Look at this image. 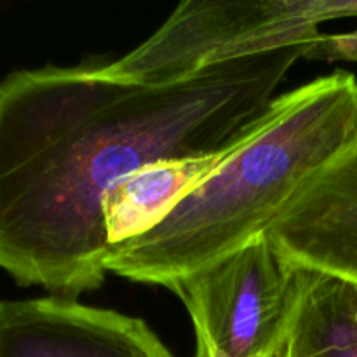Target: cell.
I'll return each instance as SVG.
<instances>
[{
    "label": "cell",
    "mask_w": 357,
    "mask_h": 357,
    "mask_svg": "<svg viewBox=\"0 0 357 357\" xmlns=\"http://www.w3.org/2000/svg\"><path fill=\"white\" fill-rule=\"evenodd\" d=\"M237 145L213 155L149 164L115 185L103 199L105 229L112 246L153 229L176 202L211 174Z\"/></svg>",
    "instance_id": "7"
},
{
    "label": "cell",
    "mask_w": 357,
    "mask_h": 357,
    "mask_svg": "<svg viewBox=\"0 0 357 357\" xmlns=\"http://www.w3.org/2000/svg\"><path fill=\"white\" fill-rule=\"evenodd\" d=\"M351 16L357 0H188L135 51L100 68L119 79L169 82L216 63L312 44L321 23Z\"/></svg>",
    "instance_id": "3"
},
{
    "label": "cell",
    "mask_w": 357,
    "mask_h": 357,
    "mask_svg": "<svg viewBox=\"0 0 357 357\" xmlns=\"http://www.w3.org/2000/svg\"><path fill=\"white\" fill-rule=\"evenodd\" d=\"M195 357H232L225 352H222L220 349H216L215 345L206 344V342H197V351H195ZM255 357H286V351H278V352H268V354L255 356Z\"/></svg>",
    "instance_id": "10"
},
{
    "label": "cell",
    "mask_w": 357,
    "mask_h": 357,
    "mask_svg": "<svg viewBox=\"0 0 357 357\" xmlns=\"http://www.w3.org/2000/svg\"><path fill=\"white\" fill-rule=\"evenodd\" d=\"M309 58L357 61V28L347 33L323 35L310 47Z\"/></svg>",
    "instance_id": "9"
},
{
    "label": "cell",
    "mask_w": 357,
    "mask_h": 357,
    "mask_svg": "<svg viewBox=\"0 0 357 357\" xmlns=\"http://www.w3.org/2000/svg\"><path fill=\"white\" fill-rule=\"evenodd\" d=\"M0 357H174L138 317L75 298L0 302Z\"/></svg>",
    "instance_id": "5"
},
{
    "label": "cell",
    "mask_w": 357,
    "mask_h": 357,
    "mask_svg": "<svg viewBox=\"0 0 357 357\" xmlns=\"http://www.w3.org/2000/svg\"><path fill=\"white\" fill-rule=\"evenodd\" d=\"M309 278L264 234L167 289L190 314L197 342L255 357L288 349Z\"/></svg>",
    "instance_id": "4"
},
{
    "label": "cell",
    "mask_w": 357,
    "mask_h": 357,
    "mask_svg": "<svg viewBox=\"0 0 357 357\" xmlns=\"http://www.w3.org/2000/svg\"><path fill=\"white\" fill-rule=\"evenodd\" d=\"M312 44L139 82L44 66L0 82V268L66 298L100 288L103 199L149 164L232 149L257 131Z\"/></svg>",
    "instance_id": "1"
},
{
    "label": "cell",
    "mask_w": 357,
    "mask_h": 357,
    "mask_svg": "<svg viewBox=\"0 0 357 357\" xmlns=\"http://www.w3.org/2000/svg\"><path fill=\"white\" fill-rule=\"evenodd\" d=\"M357 145V79L337 72L278 96L260 128L153 229L110 248L107 271L167 288L264 236Z\"/></svg>",
    "instance_id": "2"
},
{
    "label": "cell",
    "mask_w": 357,
    "mask_h": 357,
    "mask_svg": "<svg viewBox=\"0 0 357 357\" xmlns=\"http://www.w3.org/2000/svg\"><path fill=\"white\" fill-rule=\"evenodd\" d=\"M286 357H357V286L310 271Z\"/></svg>",
    "instance_id": "8"
},
{
    "label": "cell",
    "mask_w": 357,
    "mask_h": 357,
    "mask_svg": "<svg viewBox=\"0 0 357 357\" xmlns=\"http://www.w3.org/2000/svg\"><path fill=\"white\" fill-rule=\"evenodd\" d=\"M265 234L293 264L357 286V145L324 169Z\"/></svg>",
    "instance_id": "6"
}]
</instances>
